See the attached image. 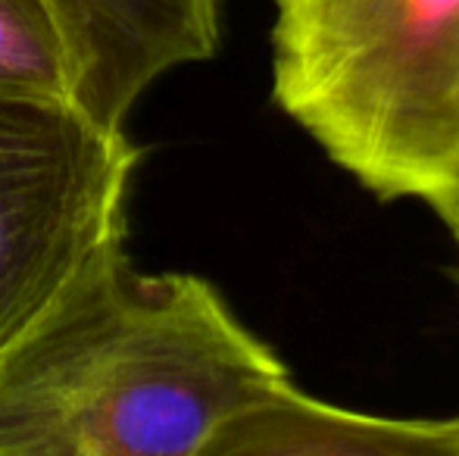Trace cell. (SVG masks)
Masks as SVG:
<instances>
[{
    "mask_svg": "<svg viewBox=\"0 0 459 456\" xmlns=\"http://www.w3.org/2000/svg\"><path fill=\"white\" fill-rule=\"evenodd\" d=\"M288 366L191 272L116 254L0 359V428L79 456H191Z\"/></svg>",
    "mask_w": 459,
    "mask_h": 456,
    "instance_id": "6da1fadb",
    "label": "cell"
},
{
    "mask_svg": "<svg viewBox=\"0 0 459 456\" xmlns=\"http://www.w3.org/2000/svg\"><path fill=\"white\" fill-rule=\"evenodd\" d=\"M273 98L381 201L459 191V0H275Z\"/></svg>",
    "mask_w": 459,
    "mask_h": 456,
    "instance_id": "7a4b0ae2",
    "label": "cell"
},
{
    "mask_svg": "<svg viewBox=\"0 0 459 456\" xmlns=\"http://www.w3.org/2000/svg\"><path fill=\"white\" fill-rule=\"evenodd\" d=\"M138 159L66 100L0 98V359L126 250Z\"/></svg>",
    "mask_w": 459,
    "mask_h": 456,
    "instance_id": "3957f363",
    "label": "cell"
},
{
    "mask_svg": "<svg viewBox=\"0 0 459 456\" xmlns=\"http://www.w3.org/2000/svg\"><path fill=\"white\" fill-rule=\"evenodd\" d=\"M66 44L73 104L122 132L138 98L169 69L210 60L222 0H44Z\"/></svg>",
    "mask_w": 459,
    "mask_h": 456,
    "instance_id": "277c9868",
    "label": "cell"
},
{
    "mask_svg": "<svg viewBox=\"0 0 459 456\" xmlns=\"http://www.w3.org/2000/svg\"><path fill=\"white\" fill-rule=\"evenodd\" d=\"M191 456H459V416L359 413L288 382L225 416Z\"/></svg>",
    "mask_w": 459,
    "mask_h": 456,
    "instance_id": "5b68a950",
    "label": "cell"
},
{
    "mask_svg": "<svg viewBox=\"0 0 459 456\" xmlns=\"http://www.w3.org/2000/svg\"><path fill=\"white\" fill-rule=\"evenodd\" d=\"M0 98L73 104L66 44L44 0H0Z\"/></svg>",
    "mask_w": 459,
    "mask_h": 456,
    "instance_id": "8992f818",
    "label": "cell"
},
{
    "mask_svg": "<svg viewBox=\"0 0 459 456\" xmlns=\"http://www.w3.org/2000/svg\"><path fill=\"white\" fill-rule=\"evenodd\" d=\"M0 456H79L75 447L54 434L19 432V428H0Z\"/></svg>",
    "mask_w": 459,
    "mask_h": 456,
    "instance_id": "52a82bcc",
    "label": "cell"
},
{
    "mask_svg": "<svg viewBox=\"0 0 459 456\" xmlns=\"http://www.w3.org/2000/svg\"><path fill=\"white\" fill-rule=\"evenodd\" d=\"M435 213L441 216L444 222H447V228L454 231V241H456V247H459V191H456L454 197H450L447 203H444V207H437Z\"/></svg>",
    "mask_w": 459,
    "mask_h": 456,
    "instance_id": "ba28073f",
    "label": "cell"
}]
</instances>
